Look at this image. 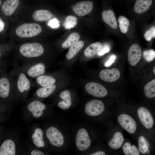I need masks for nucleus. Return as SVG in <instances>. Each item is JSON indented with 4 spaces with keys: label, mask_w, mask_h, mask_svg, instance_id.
I'll return each instance as SVG.
<instances>
[{
    "label": "nucleus",
    "mask_w": 155,
    "mask_h": 155,
    "mask_svg": "<svg viewBox=\"0 0 155 155\" xmlns=\"http://www.w3.org/2000/svg\"><path fill=\"white\" fill-rule=\"evenodd\" d=\"M124 140V137L122 133L118 131L114 134L113 138L108 142V144L111 148L117 149L121 147Z\"/></svg>",
    "instance_id": "23"
},
{
    "label": "nucleus",
    "mask_w": 155,
    "mask_h": 155,
    "mask_svg": "<svg viewBox=\"0 0 155 155\" xmlns=\"http://www.w3.org/2000/svg\"><path fill=\"white\" fill-rule=\"evenodd\" d=\"M16 154V146L11 140L5 141L0 147V155H14Z\"/></svg>",
    "instance_id": "17"
},
{
    "label": "nucleus",
    "mask_w": 155,
    "mask_h": 155,
    "mask_svg": "<svg viewBox=\"0 0 155 155\" xmlns=\"http://www.w3.org/2000/svg\"><path fill=\"white\" fill-rule=\"evenodd\" d=\"M19 51L22 57L27 61L36 59L43 54L44 49L38 42L27 43L20 46Z\"/></svg>",
    "instance_id": "2"
},
{
    "label": "nucleus",
    "mask_w": 155,
    "mask_h": 155,
    "mask_svg": "<svg viewBox=\"0 0 155 155\" xmlns=\"http://www.w3.org/2000/svg\"><path fill=\"white\" fill-rule=\"evenodd\" d=\"M1 53H0V59H1Z\"/></svg>",
    "instance_id": "44"
},
{
    "label": "nucleus",
    "mask_w": 155,
    "mask_h": 155,
    "mask_svg": "<svg viewBox=\"0 0 155 155\" xmlns=\"http://www.w3.org/2000/svg\"><path fill=\"white\" fill-rule=\"evenodd\" d=\"M110 50V48L108 45H104L103 47H102L98 55L100 56L104 55L106 53H108Z\"/></svg>",
    "instance_id": "37"
},
{
    "label": "nucleus",
    "mask_w": 155,
    "mask_h": 155,
    "mask_svg": "<svg viewBox=\"0 0 155 155\" xmlns=\"http://www.w3.org/2000/svg\"><path fill=\"white\" fill-rule=\"evenodd\" d=\"M90 155H105V153L102 151L97 152L93 153H92Z\"/></svg>",
    "instance_id": "41"
},
{
    "label": "nucleus",
    "mask_w": 155,
    "mask_h": 155,
    "mask_svg": "<svg viewBox=\"0 0 155 155\" xmlns=\"http://www.w3.org/2000/svg\"><path fill=\"white\" fill-rule=\"evenodd\" d=\"M93 6V3L92 1H82L77 3L72 7V10L77 15L82 16L90 13Z\"/></svg>",
    "instance_id": "12"
},
{
    "label": "nucleus",
    "mask_w": 155,
    "mask_h": 155,
    "mask_svg": "<svg viewBox=\"0 0 155 155\" xmlns=\"http://www.w3.org/2000/svg\"><path fill=\"white\" fill-rule=\"evenodd\" d=\"M5 24L3 22L0 18V32L3 31L4 28Z\"/></svg>",
    "instance_id": "40"
},
{
    "label": "nucleus",
    "mask_w": 155,
    "mask_h": 155,
    "mask_svg": "<svg viewBox=\"0 0 155 155\" xmlns=\"http://www.w3.org/2000/svg\"><path fill=\"white\" fill-rule=\"evenodd\" d=\"M138 116L141 123L147 129L152 128L154 124V120L149 111L145 108L140 107L137 110Z\"/></svg>",
    "instance_id": "11"
},
{
    "label": "nucleus",
    "mask_w": 155,
    "mask_h": 155,
    "mask_svg": "<svg viewBox=\"0 0 155 155\" xmlns=\"http://www.w3.org/2000/svg\"><path fill=\"white\" fill-rule=\"evenodd\" d=\"M102 15L103 21L111 28L116 29L117 27V19L113 10L109 9L104 11Z\"/></svg>",
    "instance_id": "18"
},
{
    "label": "nucleus",
    "mask_w": 155,
    "mask_h": 155,
    "mask_svg": "<svg viewBox=\"0 0 155 155\" xmlns=\"http://www.w3.org/2000/svg\"><path fill=\"white\" fill-rule=\"evenodd\" d=\"M59 96L63 100L58 102V107L63 110L68 109L71 106L72 103L69 91L68 90H64L60 93Z\"/></svg>",
    "instance_id": "19"
},
{
    "label": "nucleus",
    "mask_w": 155,
    "mask_h": 155,
    "mask_svg": "<svg viewBox=\"0 0 155 155\" xmlns=\"http://www.w3.org/2000/svg\"><path fill=\"white\" fill-rule=\"evenodd\" d=\"M116 57L114 55L111 56L109 59L105 63V66L106 67H108L110 66L113 63L115 62Z\"/></svg>",
    "instance_id": "38"
},
{
    "label": "nucleus",
    "mask_w": 155,
    "mask_h": 155,
    "mask_svg": "<svg viewBox=\"0 0 155 155\" xmlns=\"http://www.w3.org/2000/svg\"><path fill=\"white\" fill-rule=\"evenodd\" d=\"M104 109L103 103L101 100H93L88 102L85 106V112L88 115L95 117L102 113Z\"/></svg>",
    "instance_id": "8"
},
{
    "label": "nucleus",
    "mask_w": 155,
    "mask_h": 155,
    "mask_svg": "<svg viewBox=\"0 0 155 155\" xmlns=\"http://www.w3.org/2000/svg\"><path fill=\"white\" fill-rule=\"evenodd\" d=\"M153 72L154 74L155 75V66H154L153 69Z\"/></svg>",
    "instance_id": "43"
},
{
    "label": "nucleus",
    "mask_w": 155,
    "mask_h": 155,
    "mask_svg": "<svg viewBox=\"0 0 155 155\" xmlns=\"http://www.w3.org/2000/svg\"><path fill=\"white\" fill-rule=\"evenodd\" d=\"M21 68L26 75L30 78H36L45 73V65L36 59L24 61Z\"/></svg>",
    "instance_id": "3"
},
{
    "label": "nucleus",
    "mask_w": 155,
    "mask_h": 155,
    "mask_svg": "<svg viewBox=\"0 0 155 155\" xmlns=\"http://www.w3.org/2000/svg\"><path fill=\"white\" fill-rule=\"evenodd\" d=\"M152 0H136L134 6V11L138 13H143L149 9Z\"/></svg>",
    "instance_id": "21"
},
{
    "label": "nucleus",
    "mask_w": 155,
    "mask_h": 155,
    "mask_svg": "<svg viewBox=\"0 0 155 155\" xmlns=\"http://www.w3.org/2000/svg\"><path fill=\"white\" fill-rule=\"evenodd\" d=\"M142 56L140 47L137 44L132 45L129 49L128 58L129 63L132 66L136 65L140 61Z\"/></svg>",
    "instance_id": "13"
},
{
    "label": "nucleus",
    "mask_w": 155,
    "mask_h": 155,
    "mask_svg": "<svg viewBox=\"0 0 155 155\" xmlns=\"http://www.w3.org/2000/svg\"><path fill=\"white\" fill-rule=\"evenodd\" d=\"M43 132L40 128L36 129L32 135L34 144L38 148L44 147L45 144L43 139Z\"/></svg>",
    "instance_id": "26"
},
{
    "label": "nucleus",
    "mask_w": 155,
    "mask_h": 155,
    "mask_svg": "<svg viewBox=\"0 0 155 155\" xmlns=\"http://www.w3.org/2000/svg\"><path fill=\"white\" fill-rule=\"evenodd\" d=\"M27 108L34 117L38 118L42 115L43 111L46 108V106L43 103L35 100L30 102L28 104Z\"/></svg>",
    "instance_id": "15"
},
{
    "label": "nucleus",
    "mask_w": 155,
    "mask_h": 155,
    "mask_svg": "<svg viewBox=\"0 0 155 155\" xmlns=\"http://www.w3.org/2000/svg\"><path fill=\"white\" fill-rule=\"evenodd\" d=\"M4 64L5 63H3L1 61H0V73L3 70H2L1 67L2 66H4Z\"/></svg>",
    "instance_id": "42"
},
{
    "label": "nucleus",
    "mask_w": 155,
    "mask_h": 155,
    "mask_svg": "<svg viewBox=\"0 0 155 155\" xmlns=\"http://www.w3.org/2000/svg\"><path fill=\"white\" fill-rule=\"evenodd\" d=\"M3 71L0 74V97L6 99L9 96L11 90L15 89L14 80L10 73Z\"/></svg>",
    "instance_id": "5"
},
{
    "label": "nucleus",
    "mask_w": 155,
    "mask_h": 155,
    "mask_svg": "<svg viewBox=\"0 0 155 155\" xmlns=\"http://www.w3.org/2000/svg\"><path fill=\"white\" fill-rule=\"evenodd\" d=\"M1 0H0V5H1Z\"/></svg>",
    "instance_id": "45"
},
{
    "label": "nucleus",
    "mask_w": 155,
    "mask_h": 155,
    "mask_svg": "<svg viewBox=\"0 0 155 155\" xmlns=\"http://www.w3.org/2000/svg\"><path fill=\"white\" fill-rule=\"evenodd\" d=\"M46 137L50 143L56 147L62 146L64 143V138L62 133L54 127L49 128L46 132Z\"/></svg>",
    "instance_id": "7"
},
{
    "label": "nucleus",
    "mask_w": 155,
    "mask_h": 155,
    "mask_svg": "<svg viewBox=\"0 0 155 155\" xmlns=\"http://www.w3.org/2000/svg\"><path fill=\"white\" fill-rule=\"evenodd\" d=\"M80 36L77 32H73L71 34L66 40L62 44V47L64 49L69 47L73 44L78 42Z\"/></svg>",
    "instance_id": "29"
},
{
    "label": "nucleus",
    "mask_w": 155,
    "mask_h": 155,
    "mask_svg": "<svg viewBox=\"0 0 155 155\" xmlns=\"http://www.w3.org/2000/svg\"><path fill=\"white\" fill-rule=\"evenodd\" d=\"M84 44V42L80 40L71 46L66 55L67 58L69 60L73 58L82 48Z\"/></svg>",
    "instance_id": "27"
},
{
    "label": "nucleus",
    "mask_w": 155,
    "mask_h": 155,
    "mask_svg": "<svg viewBox=\"0 0 155 155\" xmlns=\"http://www.w3.org/2000/svg\"><path fill=\"white\" fill-rule=\"evenodd\" d=\"M47 24L49 26L52 28H57L59 26L60 22L57 18H53L50 20Z\"/></svg>",
    "instance_id": "36"
},
{
    "label": "nucleus",
    "mask_w": 155,
    "mask_h": 155,
    "mask_svg": "<svg viewBox=\"0 0 155 155\" xmlns=\"http://www.w3.org/2000/svg\"><path fill=\"white\" fill-rule=\"evenodd\" d=\"M44 154L42 152L37 150H33L31 153V155H44Z\"/></svg>",
    "instance_id": "39"
},
{
    "label": "nucleus",
    "mask_w": 155,
    "mask_h": 155,
    "mask_svg": "<svg viewBox=\"0 0 155 155\" xmlns=\"http://www.w3.org/2000/svg\"><path fill=\"white\" fill-rule=\"evenodd\" d=\"M118 121L121 126L128 133H134L136 129L135 121L131 116L126 114H122L119 116Z\"/></svg>",
    "instance_id": "9"
},
{
    "label": "nucleus",
    "mask_w": 155,
    "mask_h": 155,
    "mask_svg": "<svg viewBox=\"0 0 155 155\" xmlns=\"http://www.w3.org/2000/svg\"><path fill=\"white\" fill-rule=\"evenodd\" d=\"M144 58L148 62L153 61L155 58V51L153 49L144 51L143 53Z\"/></svg>",
    "instance_id": "34"
},
{
    "label": "nucleus",
    "mask_w": 155,
    "mask_h": 155,
    "mask_svg": "<svg viewBox=\"0 0 155 155\" xmlns=\"http://www.w3.org/2000/svg\"><path fill=\"white\" fill-rule=\"evenodd\" d=\"M138 144L139 150L142 154H150V151L149 150V144L144 136H141L139 137Z\"/></svg>",
    "instance_id": "28"
},
{
    "label": "nucleus",
    "mask_w": 155,
    "mask_h": 155,
    "mask_svg": "<svg viewBox=\"0 0 155 155\" xmlns=\"http://www.w3.org/2000/svg\"><path fill=\"white\" fill-rule=\"evenodd\" d=\"M122 149L126 155H139L140 152L137 148L134 145H131L129 142H125L122 146Z\"/></svg>",
    "instance_id": "30"
},
{
    "label": "nucleus",
    "mask_w": 155,
    "mask_h": 155,
    "mask_svg": "<svg viewBox=\"0 0 155 155\" xmlns=\"http://www.w3.org/2000/svg\"><path fill=\"white\" fill-rule=\"evenodd\" d=\"M145 39L147 41H150L155 37V27L153 26L144 34Z\"/></svg>",
    "instance_id": "35"
},
{
    "label": "nucleus",
    "mask_w": 155,
    "mask_h": 155,
    "mask_svg": "<svg viewBox=\"0 0 155 155\" xmlns=\"http://www.w3.org/2000/svg\"><path fill=\"white\" fill-rule=\"evenodd\" d=\"M102 44L99 42L92 43L88 46L84 51V54L87 57H92L96 55L101 50Z\"/></svg>",
    "instance_id": "24"
},
{
    "label": "nucleus",
    "mask_w": 155,
    "mask_h": 155,
    "mask_svg": "<svg viewBox=\"0 0 155 155\" xmlns=\"http://www.w3.org/2000/svg\"><path fill=\"white\" fill-rule=\"evenodd\" d=\"M10 74L14 79L15 89L19 93L26 92L32 86L35 85L34 82L26 75L16 63H14L13 69Z\"/></svg>",
    "instance_id": "1"
},
{
    "label": "nucleus",
    "mask_w": 155,
    "mask_h": 155,
    "mask_svg": "<svg viewBox=\"0 0 155 155\" xmlns=\"http://www.w3.org/2000/svg\"><path fill=\"white\" fill-rule=\"evenodd\" d=\"M99 76L103 81L112 82L116 81L120 78V73L119 71L116 68L105 69L100 71Z\"/></svg>",
    "instance_id": "14"
},
{
    "label": "nucleus",
    "mask_w": 155,
    "mask_h": 155,
    "mask_svg": "<svg viewBox=\"0 0 155 155\" xmlns=\"http://www.w3.org/2000/svg\"><path fill=\"white\" fill-rule=\"evenodd\" d=\"M19 3V0H6L2 5V11L6 16H11L16 10Z\"/></svg>",
    "instance_id": "16"
},
{
    "label": "nucleus",
    "mask_w": 155,
    "mask_h": 155,
    "mask_svg": "<svg viewBox=\"0 0 155 155\" xmlns=\"http://www.w3.org/2000/svg\"><path fill=\"white\" fill-rule=\"evenodd\" d=\"M85 89L89 94L95 97H103L107 94V90L104 86L95 82H90L87 84Z\"/></svg>",
    "instance_id": "10"
},
{
    "label": "nucleus",
    "mask_w": 155,
    "mask_h": 155,
    "mask_svg": "<svg viewBox=\"0 0 155 155\" xmlns=\"http://www.w3.org/2000/svg\"><path fill=\"white\" fill-rule=\"evenodd\" d=\"M42 28L38 24L28 23L22 24L18 26L16 30V35L22 38H30L39 34Z\"/></svg>",
    "instance_id": "4"
},
{
    "label": "nucleus",
    "mask_w": 155,
    "mask_h": 155,
    "mask_svg": "<svg viewBox=\"0 0 155 155\" xmlns=\"http://www.w3.org/2000/svg\"><path fill=\"white\" fill-rule=\"evenodd\" d=\"M77 24V19L76 17L69 16L66 18L63 25L65 29H69L75 27Z\"/></svg>",
    "instance_id": "33"
},
{
    "label": "nucleus",
    "mask_w": 155,
    "mask_h": 155,
    "mask_svg": "<svg viewBox=\"0 0 155 155\" xmlns=\"http://www.w3.org/2000/svg\"><path fill=\"white\" fill-rule=\"evenodd\" d=\"M118 20L121 31L123 33H126L128 30L129 25V20L124 16H120Z\"/></svg>",
    "instance_id": "32"
},
{
    "label": "nucleus",
    "mask_w": 155,
    "mask_h": 155,
    "mask_svg": "<svg viewBox=\"0 0 155 155\" xmlns=\"http://www.w3.org/2000/svg\"><path fill=\"white\" fill-rule=\"evenodd\" d=\"M34 82L35 85L44 87L55 84V79L51 75H42L37 77Z\"/></svg>",
    "instance_id": "20"
},
{
    "label": "nucleus",
    "mask_w": 155,
    "mask_h": 155,
    "mask_svg": "<svg viewBox=\"0 0 155 155\" xmlns=\"http://www.w3.org/2000/svg\"><path fill=\"white\" fill-rule=\"evenodd\" d=\"M75 142L77 148L80 151H84L89 148L91 144V141L85 129L82 128L78 131Z\"/></svg>",
    "instance_id": "6"
},
{
    "label": "nucleus",
    "mask_w": 155,
    "mask_h": 155,
    "mask_svg": "<svg viewBox=\"0 0 155 155\" xmlns=\"http://www.w3.org/2000/svg\"><path fill=\"white\" fill-rule=\"evenodd\" d=\"M56 88V86L55 84L45 87H41L36 90V94L39 98H46L53 92Z\"/></svg>",
    "instance_id": "25"
},
{
    "label": "nucleus",
    "mask_w": 155,
    "mask_h": 155,
    "mask_svg": "<svg viewBox=\"0 0 155 155\" xmlns=\"http://www.w3.org/2000/svg\"><path fill=\"white\" fill-rule=\"evenodd\" d=\"M53 16L50 11L42 9L35 11L33 14L32 18L36 21H45L52 18Z\"/></svg>",
    "instance_id": "22"
},
{
    "label": "nucleus",
    "mask_w": 155,
    "mask_h": 155,
    "mask_svg": "<svg viewBox=\"0 0 155 155\" xmlns=\"http://www.w3.org/2000/svg\"><path fill=\"white\" fill-rule=\"evenodd\" d=\"M144 91L146 96L149 98L155 97V80L149 82L145 86Z\"/></svg>",
    "instance_id": "31"
}]
</instances>
